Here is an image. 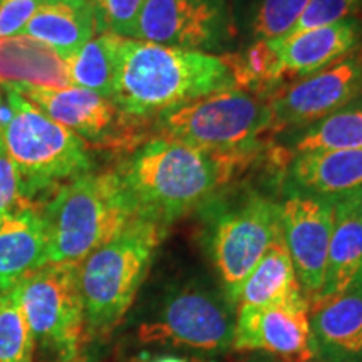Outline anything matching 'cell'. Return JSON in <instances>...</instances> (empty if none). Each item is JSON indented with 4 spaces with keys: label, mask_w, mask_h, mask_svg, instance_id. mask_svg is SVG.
Here are the masks:
<instances>
[{
    "label": "cell",
    "mask_w": 362,
    "mask_h": 362,
    "mask_svg": "<svg viewBox=\"0 0 362 362\" xmlns=\"http://www.w3.org/2000/svg\"><path fill=\"white\" fill-rule=\"evenodd\" d=\"M269 134H274L269 103L238 88L216 90L158 116L160 138L210 151H262Z\"/></svg>",
    "instance_id": "cell-7"
},
{
    "label": "cell",
    "mask_w": 362,
    "mask_h": 362,
    "mask_svg": "<svg viewBox=\"0 0 362 362\" xmlns=\"http://www.w3.org/2000/svg\"><path fill=\"white\" fill-rule=\"evenodd\" d=\"M282 62L284 81L307 78L352 56L362 47V17L274 39Z\"/></svg>",
    "instance_id": "cell-17"
},
{
    "label": "cell",
    "mask_w": 362,
    "mask_h": 362,
    "mask_svg": "<svg viewBox=\"0 0 362 362\" xmlns=\"http://www.w3.org/2000/svg\"><path fill=\"white\" fill-rule=\"evenodd\" d=\"M309 320L315 361L362 362V288L315 298Z\"/></svg>",
    "instance_id": "cell-16"
},
{
    "label": "cell",
    "mask_w": 362,
    "mask_h": 362,
    "mask_svg": "<svg viewBox=\"0 0 362 362\" xmlns=\"http://www.w3.org/2000/svg\"><path fill=\"white\" fill-rule=\"evenodd\" d=\"M49 264L42 205L24 202L0 218V293Z\"/></svg>",
    "instance_id": "cell-18"
},
{
    "label": "cell",
    "mask_w": 362,
    "mask_h": 362,
    "mask_svg": "<svg viewBox=\"0 0 362 362\" xmlns=\"http://www.w3.org/2000/svg\"><path fill=\"white\" fill-rule=\"evenodd\" d=\"M300 302H309V298L298 284L292 259L280 237L267 248L264 257L242 284L235 310L238 307H272Z\"/></svg>",
    "instance_id": "cell-21"
},
{
    "label": "cell",
    "mask_w": 362,
    "mask_h": 362,
    "mask_svg": "<svg viewBox=\"0 0 362 362\" xmlns=\"http://www.w3.org/2000/svg\"><path fill=\"white\" fill-rule=\"evenodd\" d=\"M280 225L298 284L312 302L322 288L334 205L310 194L287 192V198L280 203Z\"/></svg>",
    "instance_id": "cell-13"
},
{
    "label": "cell",
    "mask_w": 362,
    "mask_h": 362,
    "mask_svg": "<svg viewBox=\"0 0 362 362\" xmlns=\"http://www.w3.org/2000/svg\"><path fill=\"white\" fill-rule=\"evenodd\" d=\"M13 89L52 121L71 129L93 146L126 149L139 141L143 121L128 116L112 99L94 90L78 86L64 89Z\"/></svg>",
    "instance_id": "cell-11"
},
{
    "label": "cell",
    "mask_w": 362,
    "mask_h": 362,
    "mask_svg": "<svg viewBox=\"0 0 362 362\" xmlns=\"http://www.w3.org/2000/svg\"><path fill=\"white\" fill-rule=\"evenodd\" d=\"M19 300L35 347L56 361L79 356L86 339V317L79 285V264L49 262L12 288Z\"/></svg>",
    "instance_id": "cell-9"
},
{
    "label": "cell",
    "mask_w": 362,
    "mask_h": 362,
    "mask_svg": "<svg viewBox=\"0 0 362 362\" xmlns=\"http://www.w3.org/2000/svg\"><path fill=\"white\" fill-rule=\"evenodd\" d=\"M27 200H22L19 193V176L13 161L4 146L2 133H0V218L11 214L17 206Z\"/></svg>",
    "instance_id": "cell-30"
},
{
    "label": "cell",
    "mask_w": 362,
    "mask_h": 362,
    "mask_svg": "<svg viewBox=\"0 0 362 362\" xmlns=\"http://www.w3.org/2000/svg\"><path fill=\"white\" fill-rule=\"evenodd\" d=\"M21 34L49 45L67 61L98 35V25L90 4L76 7L57 0H47Z\"/></svg>",
    "instance_id": "cell-22"
},
{
    "label": "cell",
    "mask_w": 362,
    "mask_h": 362,
    "mask_svg": "<svg viewBox=\"0 0 362 362\" xmlns=\"http://www.w3.org/2000/svg\"><path fill=\"white\" fill-rule=\"evenodd\" d=\"M362 98V57L359 51L336 64L275 89L267 99L274 133L305 129Z\"/></svg>",
    "instance_id": "cell-12"
},
{
    "label": "cell",
    "mask_w": 362,
    "mask_h": 362,
    "mask_svg": "<svg viewBox=\"0 0 362 362\" xmlns=\"http://www.w3.org/2000/svg\"><path fill=\"white\" fill-rule=\"evenodd\" d=\"M309 0H252L248 29L253 40H274L292 30Z\"/></svg>",
    "instance_id": "cell-26"
},
{
    "label": "cell",
    "mask_w": 362,
    "mask_h": 362,
    "mask_svg": "<svg viewBox=\"0 0 362 362\" xmlns=\"http://www.w3.org/2000/svg\"><path fill=\"white\" fill-rule=\"evenodd\" d=\"M64 89L71 78L67 62L54 49L29 35L0 39V88Z\"/></svg>",
    "instance_id": "cell-19"
},
{
    "label": "cell",
    "mask_w": 362,
    "mask_h": 362,
    "mask_svg": "<svg viewBox=\"0 0 362 362\" xmlns=\"http://www.w3.org/2000/svg\"><path fill=\"white\" fill-rule=\"evenodd\" d=\"M230 88L237 86L223 54L123 39L111 99L128 116L144 121Z\"/></svg>",
    "instance_id": "cell-2"
},
{
    "label": "cell",
    "mask_w": 362,
    "mask_h": 362,
    "mask_svg": "<svg viewBox=\"0 0 362 362\" xmlns=\"http://www.w3.org/2000/svg\"><path fill=\"white\" fill-rule=\"evenodd\" d=\"M123 39L119 35L103 33L84 44L78 54L66 61L71 84L111 99L116 78L117 51Z\"/></svg>",
    "instance_id": "cell-23"
},
{
    "label": "cell",
    "mask_w": 362,
    "mask_h": 362,
    "mask_svg": "<svg viewBox=\"0 0 362 362\" xmlns=\"http://www.w3.org/2000/svg\"><path fill=\"white\" fill-rule=\"evenodd\" d=\"M47 0H0V39L17 35Z\"/></svg>",
    "instance_id": "cell-29"
},
{
    "label": "cell",
    "mask_w": 362,
    "mask_h": 362,
    "mask_svg": "<svg viewBox=\"0 0 362 362\" xmlns=\"http://www.w3.org/2000/svg\"><path fill=\"white\" fill-rule=\"evenodd\" d=\"M2 89L11 104L2 139L16 165L22 200L37 203L39 194L93 171L88 143L52 121L13 88Z\"/></svg>",
    "instance_id": "cell-5"
},
{
    "label": "cell",
    "mask_w": 362,
    "mask_h": 362,
    "mask_svg": "<svg viewBox=\"0 0 362 362\" xmlns=\"http://www.w3.org/2000/svg\"><path fill=\"white\" fill-rule=\"evenodd\" d=\"M49 262L81 264L138 218L116 171H89L56 189L42 205Z\"/></svg>",
    "instance_id": "cell-3"
},
{
    "label": "cell",
    "mask_w": 362,
    "mask_h": 362,
    "mask_svg": "<svg viewBox=\"0 0 362 362\" xmlns=\"http://www.w3.org/2000/svg\"><path fill=\"white\" fill-rule=\"evenodd\" d=\"M359 56H361V57H362V47H361V49H359Z\"/></svg>",
    "instance_id": "cell-36"
},
{
    "label": "cell",
    "mask_w": 362,
    "mask_h": 362,
    "mask_svg": "<svg viewBox=\"0 0 362 362\" xmlns=\"http://www.w3.org/2000/svg\"><path fill=\"white\" fill-rule=\"evenodd\" d=\"M205 210L206 250L220 279V288L235 305L242 284L275 240L282 237L280 203L245 192L237 198L216 194Z\"/></svg>",
    "instance_id": "cell-6"
},
{
    "label": "cell",
    "mask_w": 362,
    "mask_h": 362,
    "mask_svg": "<svg viewBox=\"0 0 362 362\" xmlns=\"http://www.w3.org/2000/svg\"><path fill=\"white\" fill-rule=\"evenodd\" d=\"M235 317V305L221 288L192 280L163 297L153 317L138 327V341L203 354H226L233 347Z\"/></svg>",
    "instance_id": "cell-8"
},
{
    "label": "cell",
    "mask_w": 362,
    "mask_h": 362,
    "mask_svg": "<svg viewBox=\"0 0 362 362\" xmlns=\"http://www.w3.org/2000/svg\"><path fill=\"white\" fill-rule=\"evenodd\" d=\"M144 0H93L98 34L107 33L124 39H134L136 24Z\"/></svg>",
    "instance_id": "cell-27"
},
{
    "label": "cell",
    "mask_w": 362,
    "mask_h": 362,
    "mask_svg": "<svg viewBox=\"0 0 362 362\" xmlns=\"http://www.w3.org/2000/svg\"><path fill=\"white\" fill-rule=\"evenodd\" d=\"M54 362H90V359L89 357H86V356H76V357H72V359H64V361H54Z\"/></svg>",
    "instance_id": "cell-35"
},
{
    "label": "cell",
    "mask_w": 362,
    "mask_h": 362,
    "mask_svg": "<svg viewBox=\"0 0 362 362\" xmlns=\"http://www.w3.org/2000/svg\"><path fill=\"white\" fill-rule=\"evenodd\" d=\"M149 362H189V361L185 359V357H180V356H158Z\"/></svg>",
    "instance_id": "cell-33"
},
{
    "label": "cell",
    "mask_w": 362,
    "mask_h": 362,
    "mask_svg": "<svg viewBox=\"0 0 362 362\" xmlns=\"http://www.w3.org/2000/svg\"><path fill=\"white\" fill-rule=\"evenodd\" d=\"M361 12L362 0H309L296 25L284 37H292L305 30L337 24L351 17H359Z\"/></svg>",
    "instance_id": "cell-28"
},
{
    "label": "cell",
    "mask_w": 362,
    "mask_h": 362,
    "mask_svg": "<svg viewBox=\"0 0 362 362\" xmlns=\"http://www.w3.org/2000/svg\"><path fill=\"white\" fill-rule=\"evenodd\" d=\"M226 0H144L134 39L214 54L233 39Z\"/></svg>",
    "instance_id": "cell-10"
},
{
    "label": "cell",
    "mask_w": 362,
    "mask_h": 362,
    "mask_svg": "<svg viewBox=\"0 0 362 362\" xmlns=\"http://www.w3.org/2000/svg\"><path fill=\"white\" fill-rule=\"evenodd\" d=\"M309 307V302L238 307L232 351L259 352L279 362H315Z\"/></svg>",
    "instance_id": "cell-14"
},
{
    "label": "cell",
    "mask_w": 362,
    "mask_h": 362,
    "mask_svg": "<svg viewBox=\"0 0 362 362\" xmlns=\"http://www.w3.org/2000/svg\"><path fill=\"white\" fill-rule=\"evenodd\" d=\"M297 155L362 149V104L352 103L310 124L293 144Z\"/></svg>",
    "instance_id": "cell-24"
},
{
    "label": "cell",
    "mask_w": 362,
    "mask_h": 362,
    "mask_svg": "<svg viewBox=\"0 0 362 362\" xmlns=\"http://www.w3.org/2000/svg\"><path fill=\"white\" fill-rule=\"evenodd\" d=\"M238 362H279V361L270 356L259 354V352H252V354H242V359Z\"/></svg>",
    "instance_id": "cell-32"
},
{
    "label": "cell",
    "mask_w": 362,
    "mask_h": 362,
    "mask_svg": "<svg viewBox=\"0 0 362 362\" xmlns=\"http://www.w3.org/2000/svg\"><path fill=\"white\" fill-rule=\"evenodd\" d=\"M262 151L221 153L156 138L117 170L138 218L168 226L220 194Z\"/></svg>",
    "instance_id": "cell-1"
},
{
    "label": "cell",
    "mask_w": 362,
    "mask_h": 362,
    "mask_svg": "<svg viewBox=\"0 0 362 362\" xmlns=\"http://www.w3.org/2000/svg\"><path fill=\"white\" fill-rule=\"evenodd\" d=\"M8 117H11V104L7 101L4 89L0 88V133L6 128Z\"/></svg>",
    "instance_id": "cell-31"
},
{
    "label": "cell",
    "mask_w": 362,
    "mask_h": 362,
    "mask_svg": "<svg viewBox=\"0 0 362 362\" xmlns=\"http://www.w3.org/2000/svg\"><path fill=\"white\" fill-rule=\"evenodd\" d=\"M356 288H362V202L337 203L322 288L315 298Z\"/></svg>",
    "instance_id": "cell-20"
},
{
    "label": "cell",
    "mask_w": 362,
    "mask_h": 362,
    "mask_svg": "<svg viewBox=\"0 0 362 362\" xmlns=\"http://www.w3.org/2000/svg\"><path fill=\"white\" fill-rule=\"evenodd\" d=\"M57 2H64V4H69V6L81 7V6H88V4L93 2V0H57Z\"/></svg>",
    "instance_id": "cell-34"
},
{
    "label": "cell",
    "mask_w": 362,
    "mask_h": 362,
    "mask_svg": "<svg viewBox=\"0 0 362 362\" xmlns=\"http://www.w3.org/2000/svg\"><path fill=\"white\" fill-rule=\"evenodd\" d=\"M35 342L12 291L0 297V362H34Z\"/></svg>",
    "instance_id": "cell-25"
},
{
    "label": "cell",
    "mask_w": 362,
    "mask_h": 362,
    "mask_svg": "<svg viewBox=\"0 0 362 362\" xmlns=\"http://www.w3.org/2000/svg\"><path fill=\"white\" fill-rule=\"evenodd\" d=\"M287 192L337 205L362 202V149L296 155L287 166Z\"/></svg>",
    "instance_id": "cell-15"
},
{
    "label": "cell",
    "mask_w": 362,
    "mask_h": 362,
    "mask_svg": "<svg viewBox=\"0 0 362 362\" xmlns=\"http://www.w3.org/2000/svg\"><path fill=\"white\" fill-rule=\"evenodd\" d=\"M0 297H2V293H0Z\"/></svg>",
    "instance_id": "cell-37"
},
{
    "label": "cell",
    "mask_w": 362,
    "mask_h": 362,
    "mask_svg": "<svg viewBox=\"0 0 362 362\" xmlns=\"http://www.w3.org/2000/svg\"><path fill=\"white\" fill-rule=\"evenodd\" d=\"M165 235L166 226L136 218L81 262L79 285L88 342L110 337L123 322Z\"/></svg>",
    "instance_id": "cell-4"
}]
</instances>
